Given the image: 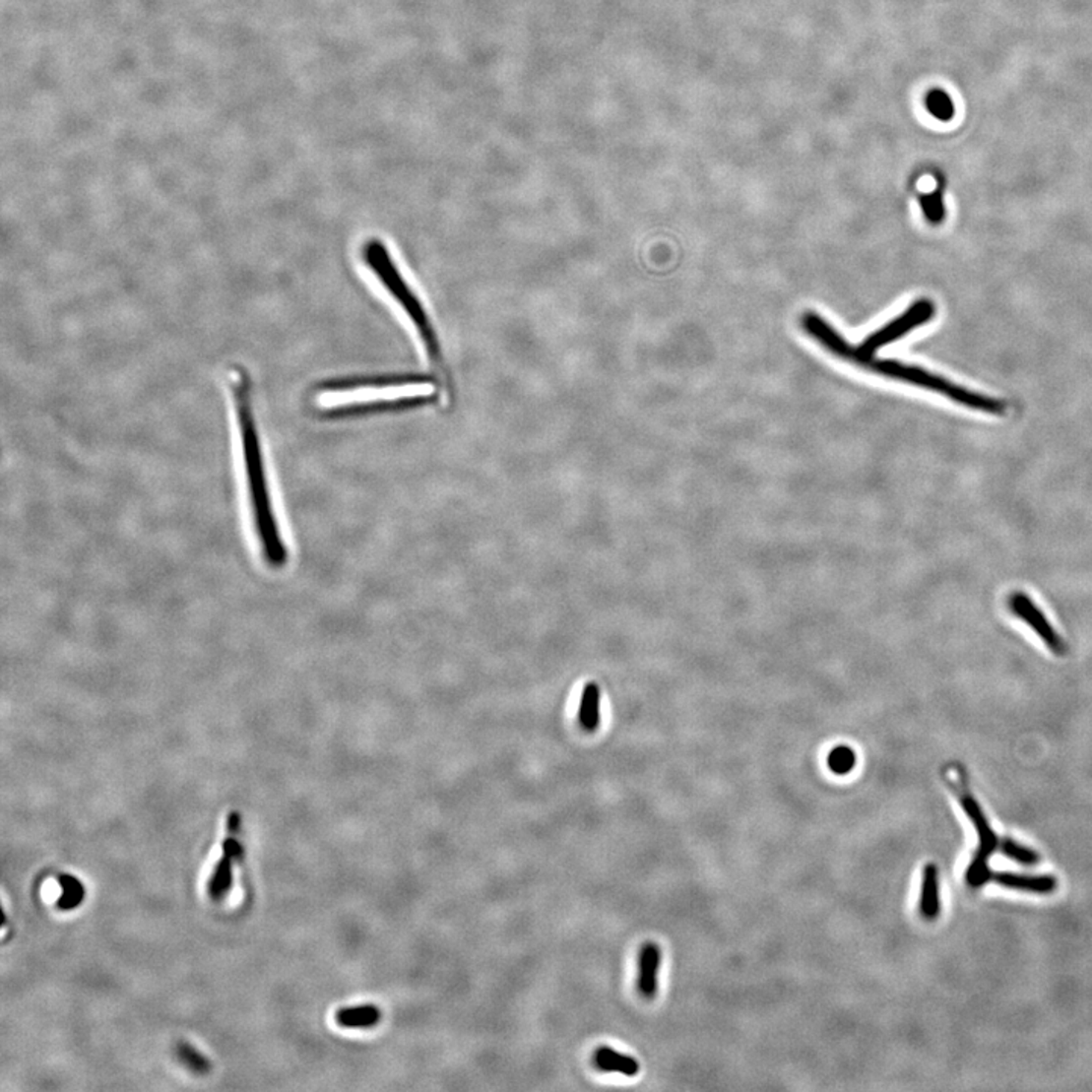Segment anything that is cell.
Instances as JSON below:
<instances>
[{"mask_svg": "<svg viewBox=\"0 0 1092 1092\" xmlns=\"http://www.w3.org/2000/svg\"><path fill=\"white\" fill-rule=\"evenodd\" d=\"M947 777L948 783H950L954 793L959 797L960 804H962L968 818L971 819L974 827H976L977 836H979L977 852L974 853L973 859H971L970 867H968L967 874H965V880H967L971 888H981V886H984V884H987L988 881L993 878L994 874L991 872L990 864H988V862H990L991 856H993V853L996 852V847H998V838H996V832H994L993 827H991L990 821H988L987 815H985L984 810H982L981 804L977 803V800L974 799L971 794L965 791L964 779H962V776L956 777V779H950V776Z\"/></svg>", "mask_w": 1092, "mask_h": 1092, "instance_id": "obj_5", "label": "cell"}, {"mask_svg": "<svg viewBox=\"0 0 1092 1092\" xmlns=\"http://www.w3.org/2000/svg\"><path fill=\"white\" fill-rule=\"evenodd\" d=\"M381 1018H383V1012L375 1004L344 1007L336 1013L337 1024L347 1029H370L380 1024Z\"/></svg>", "mask_w": 1092, "mask_h": 1092, "instance_id": "obj_13", "label": "cell"}, {"mask_svg": "<svg viewBox=\"0 0 1092 1092\" xmlns=\"http://www.w3.org/2000/svg\"><path fill=\"white\" fill-rule=\"evenodd\" d=\"M921 210L925 213L926 221L931 225H939L944 222L945 207L942 193L939 190L920 195Z\"/></svg>", "mask_w": 1092, "mask_h": 1092, "instance_id": "obj_17", "label": "cell"}, {"mask_svg": "<svg viewBox=\"0 0 1092 1092\" xmlns=\"http://www.w3.org/2000/svg\"><path fill=\"white\" fill-rule=\"evenodd\" d=\"M176 1057L195 1074H207L212 1069V1062H210L209 1058H205L196 1047L188 1044L187 1041H179L176 1044Z\"/></svg>", "mask_w": 1092, "mask_h": 1092, "instance_id": "obj_16", "label": "cell"}, {"mask_svg": "<svg viewBox=\"0 0 1092 1092\" xmlns=\"http://www.w3.org/2000/svg\"><path fill=\"white\" fill-rule=\"evenodd\" d=\"M920 914L929 921L936 920L940 914L939 872L934 864H928L923 869Z\"/></svg>", "mask_w": 1092, "mask_h": 1092, "instance_id": "obj_11", "label": "cell"}, {"mask_svg": "<svg viewBox=\"0 0 1092 1092\" xmlns=\"http://www.w3.org/2000/svg\"><path fill=\"white\" fill-rule=\"evenodd\" d=\"M58 883H60L61 888V895L58 898V903H56L58 909L64 912L77 909L86 897L84 884L77 877L69 874H61L58 877Z\"/></svg>", "mask_w": 1092, "mask_h": 1092, "instance_id": "obj_15", "label": "cell"}, {"mask_svg": "<svg viewBox=\"0 0 1092 1092\" xmlns=\"http://www.w3.org/2000/svg\"><path fill=\"white\" fill-rule=\"evenodd\" d=\"M601 692L598 684L589 683L581 695L578 721L586 732H594L600 726Z\"/></svg>", "mask_w": 1092, "mask_h": 1092, "instance_id": "obj_14", "label": "cell"}, {"mask_svg": "<svg viewBox=\"0 0 1092 1092\" xmlns=\"http://www.w3.org/2000/svg\"><path fill=\"white\" fill-rule=\"evenodd\" d=\"M662 964V951L654 942H645L639 953V974L637 990L640 996L651 1000L659 991V970Z\"/></svg>", "mask_w": 1092, "mask_h": 1092, "instance_id": "obj_9", "label": "cell"}, {"mask_svg": "<svg viewBox=\"0 0 1092 1092\" xmlns=\"http://www.w3.org/2000/svg\"><path fill=\"white\" fill-rule=\"evenodd\" d=\"M363 257L367 266H369V271L375 275V278H378L387 293L403 308L410 322L417 328L418 337L422 342L429 358L432 361H440L439 342L436 341V334L432 331L428 314L423 310L417 294L413 293L409 283L395 265V261L392 260L387 249L380 241H369V244L364 248Z\"/></svg>", "mask_w": 1092, "mask_h": 1092, "instance_id": "obj_2", "label": "cell"}, {"mask_svg": "<svg viewBox=\"0 0 1092 1092\" xmlns=\"http://www.w3.org/2000/svg\"><path fill=\"white\" fill-rule=\"evenodd\" d=\"M934 311H936V308H934L933 302L928 299V297L915 300L914 304H912L908 310L903 311L900 316L892 319L889 324L883 325L880 330L869 334L859 347H853L852 345L849 351H847V355H845L844 360L853 361V363L861 366L865 360L872 358L875 353L881 350V348L888 347V345L900 341L901 337H905L906 334L911 333L915 328L931 322V320L933 319Z\"/></svg>", "mask_w": 1092, "mask_h": 1092, "instance_id": "obj_6", "label": "cell"}, {"mask_svg": "<svg viewBox=\"0 0 1092 1092\" xmlns=\"http://www.w3.org/2000/svg\"><path fill=\"white\" fill-rule=\"evenodd\" d=\"M856 765V752L850 746H836L828 756V768L832 769L833 773L844 776L853 771Z\"/></svg>", "mask_w": 1092, "mask_h": 1092, "instance_id": "obj_20", "label": "cell"}, {"mask_svg": "<svg viewBox=\"0 0 1092 1092\" xmlns=\"http://www.w3.org/2000/svg\"><path fill=\"white\" fill-rule=\"evenodd\" d=\"M431 383L390 384V386L330 387L317 395V406L322 410L348 409L366 406L381 401L410 400L429 397L434 393Z\"/></svg>", "mask_w": 1092, "mask_h": 1092, "instance_id": "obj_4", "label": "cell"}, {"mask_svg": "<svg viewBox=\"0 0 1092 1092\" xmlns=\"http://www.w3.org/2000/svg\"><path fill=\"white\" fill-rule=\"evenodd\" d=\"M861 366L878 373V375L888 376L892 380L903 381V383L912 384V386L923 387V389L939 393V395H944L954 403L968 407V409L979 410V412L996 415V417H1000L1006 412L1003 401L981 395V393L971 392V390L957 386V384L945 380L936 373L929 372L923 367L911 366V364L901 363L897 360L875 358V356L865 360Z\"/></svg>", "mask_w": 1092, "mask_h": 1092, "instance_id": "obj_3", "label": "cell"}, {"mask_svg": "<svg viewBox=\"0 0 1092 1092\" xmlns=\"http://www.w3.org/2000/svg\"><path fill=\"white\" fill-rule=\"evenodd\" d=\"M1000 852L1003 853L1006 858L1012 859V861L1018 862V864L1026 865V867H1035V865L1040 864L1041 861L1040 855H1038L1035 850L1024 847V845L1018 844V842L1012 841V839L1009 838H1004L1003 841L1000 842Z\"/></svg>", "mask_w": 1092, "mask_h": 1092, "instance_id": "obj_18", "label": "cell"}, {"mask_svg": "<svg viewBox=\"0 0 1092 1092\" xmlns=\"http://www.w3.org/2000/svg\"><path fill=\"white\" fill-rule=\"evenodd\" d=\"M993 878L1003 888L1030 894H1052L1058 888V880L1053 875H1024L1000 871L996 872Z\"/></svg>", "mask_w": 1092, "mask_h": 1092, "instance_id": "obj_10", "label": "cell"}, {"mask_svg": "<svg viewBox=\"0 0 1092 1092\" xmlns=\"http://www.w3.org/2000/svg\"><path fill=\"white\" fill-rule=\"evenodd\" d=\"M926 103H928V109L931 116L942 120V122H948L954 116L953 100L942 90H933V92L929 93Z\"/></svg>", "mask_w": 1092, "mask_h": 1092, "instance_id": "obj_19", "label": "cell"}, {"mask_svg": "<svg viewBox=\"0 0 1092 1092\" xmlns=\"http://www.w3.org/2000/svg\"><path fill=\"white\" fill-rule=\"evenodd\" d=\"M1006 608L1016 619L1026 624L1038 639L1046 645L1047 650L1055 656L1065 657L1068 647L1063 637L1053 627L1043 609L1035 603L1032 597L1024 591H1012L1006 598Z\"/></svg>", "mask_w": 1092, "mask_h": 1092, "instance_id": "obj_7", "label": "cell"}, {"mask_svg": "<svg viewBox=\"0 0 1092 1092\" xmlns=\"http://www.w3.org/2000/svg\"><path fill=\"white\" fill-rule=\"evenodd\" d=\"M594 1065L600 1071L619 1072L622 1076L634 1077L640 1071V1063L633 1057L616 1052L610 1047H600L594 1053Z\"/></svg>", "mask_w": 1092, "mask_h": 1092, "instance_id": "obj_12", "label": "cell"}, {"mask_svg": "<svg viewBox=\"0 0 1092 1092\" xmlns=\"http://www.w3.org/2000/svg\"><path fill=\"white\" fill-rule=\"evenodd\" d=\"M240 815L231 812L226 821V838L224 841V855L216 865L209 881V894L215 901L224 900L232 888V867L241 856L240 842L237 839Z\"/></svg>", "mask_w": 1092, "mask_h": 1092, "instance_id": "obj_8", "label": "cell"}, {"mask_svg": "<svg viewBox=\"0 0 1092 1092\" xmlns=\"http://www.w3.org/2000/svg\"><path fill=\"white\" fill-rule=\"evenodd\" d=\"M229 387L232 392L235 425H237L241 459H243L244 474L248 482L255 532L266 563L271 568L281 569L288 564L289 551L285 539L278 529L277 516L272 504L260 429H258L257 417L252 404L251 381L246 370L241 367L232 369L229 373Z\"/></svg>", "mask_w": 1092, "mask_h": 1092, "instance_id": "obj_1", "label": "cell"}]
</instances>
